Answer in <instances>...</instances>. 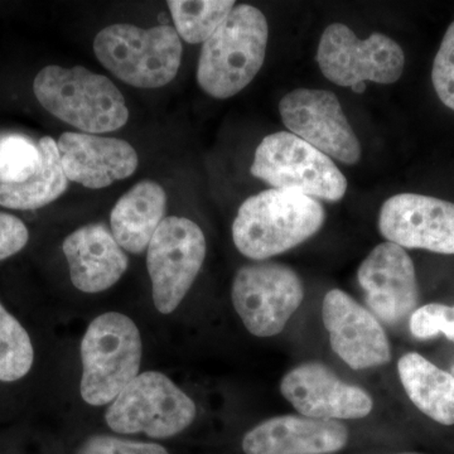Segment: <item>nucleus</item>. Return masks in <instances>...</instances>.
I'll list each match as a JSON object with an SVG mask.
<instances>
[{
	"label": "nucleus",
	"mask_w": 454,
	"mask_h": 454,
	"mask_svg": "<svg viewBox=\"0 0 454 454\" xmlns=\"http://www.w3.org/2000/svg\"><path fill=\"white\" fill-rule=\"evenodd\" d=\"M322 318L334 354L351 369L390 363L391 346L380 321L348 293L328 292L322 303Z\"/></svg>",
	"instance_id": "14"
},
{
	"label": "nucleus",
	"mask_w": 454,
	"mask_h": 454,
	"mask_svg": "<svg viewBox=\"0 0 454 454\" xmlns=\"http://www.w3.org/2000/svg\"><path fill=\"white\" fill-rule=\"evenodd\" d=\"M279 113L292 134L322 153L348 166L360 160V142L333 92L293 90L280 100Z\"/></svg>",
	"instance_id": "11"
},
{
	"label": "nucleus",
	"mask_w": 454,
	"mask_h": 454,
	"mask_svg": "<svg viewBox=\"0 0 454 454\" xmlns=\"http://www.w3.org/2000/svg\"><path fill=\"white\" fill-rule=\"evenodd\" d=\"M33 91L47 112L89 134L121 129L129 119L118 88L82 66H47L35 76Z\"/></svg>",
	"instance_id": "3"
},
{
	"label": "nucleus",
	"mask_w": 454,
	"mask_h": 454,
	"mask_svg": "<svg viewBox=\"0 0 454 454\" xmlns=\"http://www.w3.org/2000/svg\"><path fill=\"white\" fill-rule=\"evenodd\" d=\"M41 163L37 172L22 184H0V206L13 210H35L55 201L67 188L59 146L51 137L38 145Z\"/></svg>",
	"instance_id": "21"
},
{
	"label": "nucleus",
	"mask_w": 454,
	"mask_h": 454,
	"mask_svg": "<svg viewBox=\"0 0 454 454\" xmlns=\"http://www.w3.org/2000/svg\"><path fill=\"white\" fill-rule=\"evenodd\" d=\"M379 230L403 249L454 255V203L437 197L400 193L382 205Z\"/></svg>",
	"instance_id": "12"
},
{
	"label": "nucleus",
	"mask_w": 454,
	"mask_h": 454,
	"mask_svg": "<svg viewBox=\"0 0 454 454\" xmlns=\"http://www.w3.org/2000/svg\"><path fill=\"white\" fill-rule=\"evenodd\" d=\"M28 240L25 223L13 215L0 212V262L20 253Z\"/></svg>",
	"instance_id": "28"
},
{
	"label": "nucleus",
	"mask_w": 454,
	"mask_h": 454,
	"mask_svg": "<svg viewBox=\"0 0 454 454\" xmlns=\"http://www.w3.org/2000/svg\"><path fill=\"white\" fill-rule=\"evenodd\" d=\"M317 62L325 79L342 88L360 82L394 83L402 77L405 55L402 47L382 33L358 40L348 26H328L319 41Z\"/></svg>",
	"instance_id": "10"
},
{
	"label": "nucleus",
	"mask_w": 454,
	"mask_h": 454,
	"mask_svg": "<svg viewBox=\"0 0 454 454\" xmlns=\"http://www.w3.org/2000/svg\"><path fill=\"white\" fill-rule=\"evenodd\" d=\"M77 454H169L157 443L128 441L113 435L98 434L86 439Z\"/></svg>",
	"instance_id": "27"
},
{
	"label": "nucleus",
	"mask_w": 454,
	"mask_h": 454,
	"mask_svg": "<svg viewBox=\"0 0 454 454\" xmlns=\"http://www.w3.org/2000/svg\"><path fill=\"white\" fill-rule=\"evenodd\" d=\"M411 333L419 340H428L443 333L454 342V306L430 303L414 310L409 321Z\"/></svg>",
	"instance_id": "25"
},
{
	"label": "nucleus",
	"mask_w": 454,
	"mask_h": 454,
	"mask_svg": "<svg viewBox=\"0 0 454 454\" xmlns=\"http://www.w3.org/2000/svg\"><path fill=\"white\" fill-rule=\"evenodd\" d=\"M357 280L370 312L384 324L399 325L419 303L413 260L399 245L382 243L361 262Z\"/></svg>",
	"instance_id": "13"
},
{
	"label": "nucleus",
	"mask_w": 454,
	"mask_h": 454,
	"mask_svg": "<svg viewBox=\"0 0 454 454\" xmlns=\"http://www.w3.org/2000/svg\"><path fill=\"white\" fill-rule=\"evenodd\" d=\"M35 363L31 337L16 317L0 303V381L25 378Z\"/></svg>",
	"instance_id": "23"
},
{
	"label": "nucleus",
	"mask_w": 454,
	"mask_h": 454,
	"mask_svg": "<svg viewBox=\"0 0 454 454\" xmlns=\"http://www.w3.org/2000/svg\"><path fill=\"white\" fill-rule=\"evenodd\" d=\"M57 146L66 177L88 188L110 186L129 177L138 167V154L125 140L64 133Z\"/></svg>",
	"instance_id": "17"
},
{
	"label": "nucleus",
	"mask_w": 454,
	"mask_h": 454,
	"mask_svg": "<svg viewBox=\"0 0 454 454\" xmlns=\"http://www.w3.org/2000/svg\"><path fill=\"white\" fill-rule=\"evenodd\" d=\"M170 14L178 35L187 43H205L216 32L232 9V0H203L186 2L172 0L168 2Z\"/></svg>",
	"instance_id": "22"
},
{
	"label": "nucleus",
	"mask_w": 454,
	"mask_h": 454,
	"mask_svg": "<svg viewBox=\"0 0 454 454\" xmlns=\"http://www.w3.org/2000/svg\"><path fill=\"white\" fill-rule=\"evenodd\" d=\"M166 208V192L153 181L140 182L121 197L110 215V226L121 249L133 254L148 249Z\"/></svg>",
	"instance_id": "19"
},
{
	"label": "nucleus",
	"mask_w": 454,
	"mask_h": 454,
	"mask_svg": "<svg viewBox=\"0 0 454 454\" xmlns=\"http://www.w3.org/2000/svg\"><path fill=\"white\" fill-rule=\"evenodd\" d=\"M254 177L274 190L337 202L348 179L328 155L288 131L270 134L260 143L252 164Z\"/></svg>",
	"instance_id": "6"
},
{
	"label": "nucleus",
	"mask_w": 454,
	"mask_h": 454,
	"mask_svg": "<svg viewBox=\"0 0 454 454\" xmlns=\"http://www.w3.org/2000/svg\"><path fill=\"white\" fill-rule=\"evenodd\" d=\"M325 220L324 206L317 200L271 188L240 206L232 223V240L247 258L262 262L309 240Z\"/></svg>",
	"instance_id": "1"
},
{
	"label": "nucleus",
	"mask_w": 454,
	"mask_h": 454,
	"mask_svg": "<svg viewBox=\"0 0 454 454\" xmlns=\"http://www.w3.org/2000/svg\"><path fill=\"white\" fill-rule=\"evenodd\" d=\"M304 300V288L294 269L262 262L239 269L231 288L234 309L247 330L256 337L282 333Z\"/></svg>",
	"instance_id": "9"
},
{
	"label": "nucleus",
	"mask_w": 454,
	"mask_h": 454,
	"mask_svg": "<svg viewBox=\"0 0 454 454\" xmlns=\"http://www.w3.org/2000/svg\"><path fill=\"white\" fill-rule=\"evenodd\" d=\"M98 61L121 82L134 88H162L175 79L181 66V40L173 27L143 29L114 25L94 41Z\"/></svg>",
	"instance_id": "5"
},
{
	"label": "nucleus",
	"mask_w": 454,
	"mask_h": 454,
	"mask_svg": "<svg viewBox=\"0 0 454 454\" xmlns=\"http://www.w3.org/2000/svg\"><path fill=\"white\" fill-rule=\"evenodd\" d=\"M352 91L356 92V94H364V91L366 90V83L360 82L357 85H355L354 88H351Z\"/></svg>",
	"instance_id": "29"
},
{
	"label": "nucleus",
	"mask_w": 454,
	"mask_h": 454,
	"mask_svg": "<svg viewBox=\"0 0 454 454\" xmlns=\"http://www.w3.org/2000/svg\"><path fill=\"white\" fill-rule=\"evenodd\" d=\"M201 227L186 217H166L146 249L155 309L170 315L190 292L206 258Z\"/></svg>",
	"instance_id": "8"
},
{
	"label": "nucleus",
	"mask_w": 454,
	"mask_h": 454,
	"mask_svg": "<svg viewBox=\"0 0 454 454\" xmlns=\"http://www.w3.org/2000/svg\"><path fill=\"white\" fill-rule=\"evenodd\" d=\"M406 395L422 413L443 426L454 424V376L422 355L409 352L397 363Z\"/></svg>",
	"instance_id": "20"
},
{
	"label": "nucleus",
	"mask_w": 454,
	"mask_h": 454,
	"mask_svg": "<svg viewBox=\"0 0 454 454\" xmlns=\"http://www.w3.org/2000/svg\"><path fill=\"white\" fill-rule=\"evenodd\" d=\"M452 375L454 376V367H453V372H452Z\"/></svg>",
	"instance_id": "30"
},
{
	"label": "nucleus",
	"mask_w": 454,
	"mask_h": 454,
	"mask_svg": "<svg viewBox=\"0 0 454 454\" xmlns=\"http://www.w3.org/2000/svg\"><path fill=\"white\" fill-rule=\"evenodd\" d=\"M267 18L253 5H238L203 43L197 67L200 88L215 98H229L258 74L267 53Z\"/></svg>",
	"instance_id": "2"
},
{
	"label": "nucleus",
	"mask_w": 454,
	"mask_h": 454,
	"mask_svg": "<svg viewBox=\"0 0 454 454\" xmlns=\"http://www.w3.org/2000/svg\"><path fill=\"white\" fill-rule=\"evenodd\" d=\"M62 250L71 282L80 292H106L121 280L129 260L112 231L103 223L80 227L65 239Z\"/></svg>",
	"instance_id": "18"
},
{
	"label": "nucleus",
	"mask_w": 454,
	"mask_h": 454,
	"mask_svg": "<svg viewBox=\"0 0 454 454\" xmlns=\"http://www.w3.org/2000/svg\"><path fill=\"white\" fill-rule=\"evenodd\" d=\"M282 395L304 417L325 420L363 419L372 413V395L340 380L319 363L294 367L280 382Z\"/></svg>",
	"instance_id": "15"
},
{
	"label": "nucleus",
	"mask_w": 454,
	"mask_h": 454,
	"mask_svg": "<svg viewBox=\"0 0 454 454\" xmlns=\"http://www.w3.org/2000/svg\"><path fill=\"white\" fill-rule=\"evenodd\" d=\"M432 82L439 100L454 112V22L448 27L433 62Z\"/></svg>",
	"instance_id": "26"
},
{
	"label": "nucleus",
	"mask_w": 454,
	"mask_h": 454,
	"mask_svg": "<svg viewBox=\"0 0 454 454\" xmlns=\"http://www.w3.org/2000/svg\"><path fill=\"white\" fill-rule=\"evenodd\" d=\"M195 402L160 372L139 373L110 403L106 422L121 434H143L155 439L175 437L195 420Z\"/></svg>",
	"instance_id": "7"
},
{
	"label": "nucleus",
	"mask_w": 454,
	"mask_h": 454,
	"mask_svg": "<svg viewBox=\"0 0 454 454\" xmlns=\"http://www.w3.org/2000/svg\"><path fill=\"white\" fill-rule=\"evenodd\" d=\"M41 163L40 149L31 140L9 136L0 142V182L22 184L37 172Z\"/></svg>",
	"instance_id": "24"
},
{
	"label": "nucleus",
	"mask_w": 454,
	"mask_h": 454,
	"mask_svg": "<svg viewBox=\"0 0 454 454\" xmlns=\"http://www.w3.org/2000/svg\"><path fill=\"white\" fill-rule=\"evenodd\" d=\"M80 355L83 402L110 404L140 373L143 343L138 325L122 313H104L86 328Z\"/></svg>",
	"instance_id": "4"
},
{
	"label": "nucleus",
	"mask_w": 454,
	"mask_h": 454,
	"mask_svg": "<svg viewBox=\"0 0 454 454\" xmlns=\"http://www.w3.org/2000/svg\"><path fill=\"white\" fill-rule=\"evenodd\" d=\"M404 454H411V453H404Z\"/></svg>",
	"instance_id": "31"
},
{
	"label": "nucleus",
	"mask_w": 454,
	"mask_h": 454,
	"mask_svg": "<svg viewBox=\"0 0 454 454\" xmlns=\"http://www.w3.org/2000/svg\"><path fill=\"white\" fill-rule=\"evenodd\" d=\"M348 430L339 420L280 415L244 435L245 454H334L348 446Z\"/></svg>",
	"instance_id": "16"
}]
</instances>
